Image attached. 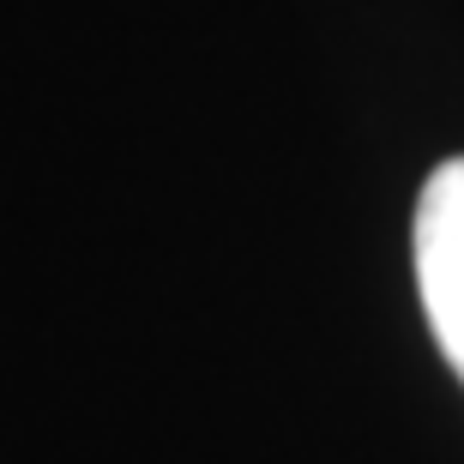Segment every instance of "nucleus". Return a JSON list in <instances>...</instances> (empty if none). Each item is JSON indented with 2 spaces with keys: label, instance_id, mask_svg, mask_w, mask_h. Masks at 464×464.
I'll use <instances>...</instances> for the list:
<instances>
[{
  "label": "nucleus",
  "instance_id": "1",
  "mask_svg": "<svg viewBox=\"0 0 464 464\" xmlns=\"http://www.w3.org/2000/svg\"><path fill=\"white\" fill-rule=\"evenodd\" d=\"M416 290H422V314L440 356L452 362V374L464 380V157L434 163L416 199Z\"/></svg>",
  "mask_w": 464,
  "mask_h": 464
}]
</instances>
